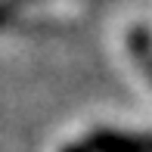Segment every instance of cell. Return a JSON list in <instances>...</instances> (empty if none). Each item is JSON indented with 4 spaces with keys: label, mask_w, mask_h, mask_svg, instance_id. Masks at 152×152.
Here are the masks:
<instances>
[{
    "label": "cell",
    "mask_w": 152,
    "mask_h": 152,
    "mask_svg": "<svg viewBox=\"0 0 152 152\" xmlns=\"http://www.w3.org/2000/svg\"><path fill=\"white\" fill-rule=\"evenodd\" d=\"M87 152H152V134H124V130H93Z\"/></svg>",
    "instance_id": "6da1fadb"
},
{
    "label": "cell",
    "mask_w": 152,
    "mask_h": 152,
    "mask_svg": "<svg viewBox=\"0 0 152 152\" xmlns=\"http://www.w3.org/2000/svg\"><path fill=\"white\" fill-rule=\"evenodd\" d=\"M127 50H130V56H134L137 68L146 75L149 84H152V34L143 28V25L130 28V34H127Z\"/></svg>",
    "instance_id": "7a4b0ae2"
},
{
    "label": "cell",
    "mask_w": 152,
    "mask_h": 152,
    "mask_svg": "<svg viewBox=\"0 0 152 152\" xmlns=\"http://www.w3.org/2000/svg\"><path fill=\"white\" fill-rule=\"evenodd\" d=\"M12 19V3L10 0H0V28H6Z\"/></svg>",
    "instance_id": "3957f363"
}]
</instances>
